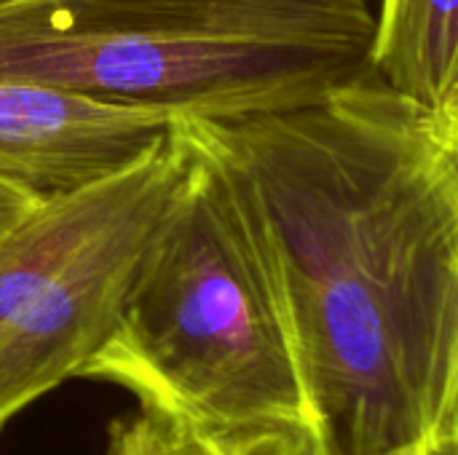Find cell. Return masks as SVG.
Masks as SVG:
<instances>
[{"label":"cell","mask_w":458,"mask_h":455,"mask_svg":"<svg viewBox=\"0 0 458 455\" xmlns=\"http://www.w3.org/2000/svg\"><path fill=\"white\" fill-rule=\"evenodd\" d=\"M429 455H458V451H435V453Z\"/></svg>","instance_id":"cell-11"},{"label":"cell","mask_w":458,"mask_h":455,"mask_svg":"<svg viewBox=\"0 0 458 455\" xmlns=\"http://www.w3.org/2000/svg\"><path fill=\"white\" fill-rule=\"evenodd\" d=\"M373 70L389 88L440 115L458 94V0H381Z\"/></svg>","instance_id":"cell-6"},{"label":"cell","mask_w":458,"mask_h":455,"mask_svg":"<svg viewBox=\"0 0 458 455\" xmlns=\"http://www.w3.org/2000/svg\"><path fill=\"white\" fill-rule=\"evenodd\" d=\"M435 451H458V343L456 354H454V365H451L448 389H445V402H443V416H440V426H437Z\"/></svg>","instance_id":"cell-8"},{"label":"cell","mask_w":458,"mask_h":455,"mask_svg":"<svg viewBox=\"0 0 458 455\" xmlns=\"http://www.w3.org/2000/svg\"><path fill=\"white\" fill-rule=\"evenodd\" d=\"M279 271L314 455H429L458 343V153L376 72L209 121Z\"/></svg>","instance_id":"cell-1"},{"label":"cell","mask_w":458,"mask_h":455,"mask_svg":"<svg viewBox=\"0 0 458 455\" xmlns=\"http://www.w3.org/2000/svg\"><path fill=\"white\" fill-rule=\"evenodd\" d=\"M182 123V182L81 378L207 429L309 437L303 373L260 212L209 121Z\"/></svg>","instance_id":"cell-2"},{"label":"cell","mask_w":458,"mask_h":455,"mask_svg":"<svg viewBox=\"0 0 458 455\" xmlns=\"http://www.w3.org/2000/svg\"><path fill=\"white\" fill-rule=\"evenodd\" d=\"M437 121H440V126H443V131H445V137L451 139V145L456 147L458 153V94L448 102V107L440 113V115H435Z\"/></svg>","instance_id":"cell-10"},{"label":"cell","mask_w":458,"mask_h":455,"mask_svg":"<svg viewBox=\"0 0 458 455\" xmlns=\"http://www.w3.org/2000/svg\"><path fill=\"white\" fill-rule=\"evenodd\" d=\"M105 455H314L303 432H217L140 405L118 418Z\"/></svg>","instance_id":"cell-7"},{"label":"cell","mask_w":458,"mask_h":455,"mask_svg":"<svg viewBox=\"0 0 458 455\" xmlns=\"http://www.w3.org/2000/svg\"><path fill=\"white\" fill-rule=\"evenodd\" d=\"M35 204H38L35 198H30V196L21 193L19 188H13V185H8V182L0 180V236H3L21 215H27Z\"/></svg>","instance_id":"cell-9"},{"label":"cell","mask_w":458,"mask_h":455,"mask_svg":"<svg viewBox=\"0 0 458 455\" xmlns=\"http://www.w3.org/2000/svg\"><path fill=\"white\" fill-rule=\"evenodd\" d=\"M182 118L126 169L38 201L0 236V432L110 338L188 166Z\"/></svg>","instance_id":"cell-4"},{"label":"cell","mask_w":458,"mask_h":455,"mask_svg":"<svg viewBox=\"0 0 458 455\" xmlns=\"http://www.w3.org/2000/svg\"><path fill=\"white\" fill-rule=\"evenodd\" d=\"M368 0H0V78L244 121L373 75Z\"/></svg>","instance_id":"cell-3"},{"label":"cell","mask_w":458,"mask_h":455,"mask_svg":"<svg viewBox=\"0 0 458 455\" xmlns=\"http://www.w3.org/2000/svg\"><path fill=\"white\" fill-rule=\"evenodd\" d=\"M180 113L0 78V180L35 201L99 182L158 145Z\"/></svg>","instance_id":"cell-5"}]
</instances>
